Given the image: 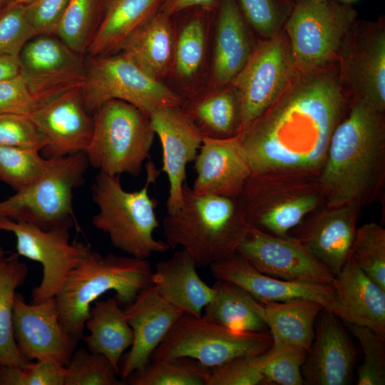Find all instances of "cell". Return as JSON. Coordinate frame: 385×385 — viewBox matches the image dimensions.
Returning <instances> with one entry per match:
<instances>
[{"instance_id": "21", "label": "cell", "mask_w": 385, "mask_h": 385, "mask_svg": "<svg viewBox=\"0 0 385 385\" xmlns=\"http://www.w3.org/2000/svg\"><path fill=\"white\" fill-rule=\"evenodd\" d=\"M302 371L304 384H349L356 361L352 342L333 312L323 309Z\"/></svg>"}, {"instance_id": "41", "label": "cell", "mask_w": 385, "mask_h": 385, "mask_svg": "<svg viewBox=\"0 0 385 385\" xmlns=\"http://www.w3.org/2000/svg\"><path fill=\"white\" fill-rule=\"evenodd\" d=\"M66 367L65 385H122L118 373L103 355L84 348L74 351Z\"/></svg>"}, {"instance_id": "2", "label": "cell", "mask_w": 385, "mask_h": 385, "mask_svg": "<svg viewBox=\"0 0 385 385\" xmlns=\"http://www.w3.org/2000/svg\"><path fill=\"white\" fill-rule=\"evenodd\" d=\"M318 179L328 207L360 210L379 197L385 179L384 113L352 101L333 132Z\"/></svg>"}, {"instance_id": "26", "label": "cell", "mask_w": 385, "mask_h": 385, "mask_svg": "<svg viewBox=\"0 0 385 385\" xmlns=\"http://www.w3.org/2000/svg\"><path fill=\"white\" fill-rule=\"evenodd\" d=\"M197 267L190 255L181 249L157 263L152 284L166 302L184 313L200 317L214 291L200 278Z\"/></svg>"}, {"instance_id": "8", "label": "cell", "mask_w": 385, "mask_h": 385, "mask_svg": "<svg viewBox=\"0 0 385 385\" xmlns=\"http://www.w3.org/2000/svg\"><path fill=\"white\" fill-rule=\"evenodd\" d=\"M85 67L81 96L89 114L112 100L128 103L148 116L158 109L185 104L178 93L148 75L120 53L86 56Z\"/></svg>"}, {"instance_id": "7", "label": "cell", "mask_w": 385, "mask_h": 385, "mask_svg": "<svg viewBox=\"0 0 385 385\" xmlns=\"http://www.w3.org/2000/svg\"><path fill=\"white\" fill-rule=\"evenodd\" d=\"M93 119L85 153L89 165L108 175L138 177L155 136L149 116L128 103L112 100L96 109Z\"/></svg>"}, {"instance_id": "12", "label": "cell", "mask_w": 385, "mask_h": 385, "mask_svg": "<svg viewBox=\"0 0 385 385\" xmlns=\"http://www.w3.org/2000/svg\"><path fill=\"white\" fill-rule=\"evenodd\" d=\"M296 71L284 29L252 50L247 62L232 82L239 106L237 135L273 103Z\"/></svg>"}, {"instance_id": "44", "label": "cell", "mask_w": 385, "mask_h": 385, "mask_svg": "<svg viewBox=\"0 0 385 385\" xmlns=\"http://www.w3.org/2000/svg\"><path fill=\"white\" fill-rule=\"evenodd\" d=\"M66 367L43 359L29 362L24 366L0 364V385H65Z\"/></svg>"}, {"instance_id": "29", "label": "cell", "mask_w": 385, "mask_h": 385, "mask_svg": "<svg viewBox=\"0 0 385 385\" xmlns=\"http://www.w3.org/2000/svg\"><path fill=\"white\" fill-rule=\"evenodd\" d=\"M162 0H103L105 11L96 26L86 56L118 53L129 36L158 11Z\"/></svg>"}, {"instance_id": "35", "label": "cell", "mask_w": 385, "mask_h": 385, "mask_svg": "<svg viewBox=\"0 0 385 385\" xmlns=\"http://www.w3.org/2000/svg\"><path fill=\"white\" fill-rule=\"evenodd\" d=\"M209 371L189 358L154 359L125 380L132 385H205Z\"/></svg>"}, {"instance_id": "55", "label": "cell", "mask_w": 385, "mask_h": 385, "mask_svg": "<svg viewBox=\"0 0 385 385\" xmlns=\"http://www.w3.org/2000/svg\"><path fill=\"white\" fill-rule=\"evenodd\" d=\"M339 1L347 3V2L354 1H356V0H339Z\"/></svg>"}, {"instance_id": "11", "label": "cell", "mask_w": 385, "mask_h": 385, "mask_svg": "<svg viewBox=\"0 0 385 385\" xmlns=\"http://www.w3.org/2000/svg\"><path fill=\"white\" fill-rule=\"evenodd\" d=\"M283 29L299 71L333 64L356 22V11L337 0H294Z\"/></svg>"}, {"instance_id": "15", "label": "cell", "mask_w": 385, "mask_h": 385, "mask_svg": "<svg viewBox=\"0 0 385 385\" xmlns=\"http://www.w3.org/2000/svg\"><path fill=\"white\" fill-rule=\"evenodd\" d=\"M20 75L38 106L74 88H81L86 73L84 56L54 35L38 34L19 56Z\"/></svg>"}, {"instance_id": "24", "label": "cell", "mask_w": 385, "mask_h": 385, "mask_svg": "<svg viewBox=\"0 0 385 385\" xmlns=\"http://www.w3.org/2000/svg\"><path fill=\"white\" fill-rule=\"evenodd\" d=\"M359 210L351 205L324 206L292 236L336 275L348 260Z\"/></svg>"}, {"instance_id": "25", "label": "cell", "mask_w": 385, "mask_h": 385, "mask_svg": "<svg viewBox=\"0 0 385 385\" xmlns=\"http://www.w3.org/2000/svg\"><path fill=\"white\" fill-rule=\"evenodd\" d=\"M343 321L368 327L385 338V289L349 256L332 284Z\"/></svg>"}, {"instance_id": "23", "label": "cell", "mask_w": 385, "mask_h": 385, "mask_svg": "<svg viewBox=\"0 0 385 385\" xmlns=\"http://www.w3.org/2000/svg\"><path fill=\"white\" fill-rule=\"evenodd\" d=\"M194 168L196 177L191 188L198 195L238 197L251 176L236 136L225 139L202 137Z\"/></svg>"}, {"instance_id": "13", "label": "cell", "mask_w": 385, "mask_h": 385, "mask_svg": "<svg viewBox=\"0 0 385 385\" xmlns=\"http://www.w3.org/2000/svg\"><path fill=\"white\" fill-rule=\"evenodd\" d=\"M61 226L43 229L32 223L0 217V231L13 233L19 256L39 262L42 278L31 294V303L56 297L68 274L90 247L70 242L69 229Z\"/></svg>"}, {"instance_id": "14", "label": "cell", "mask_w": 385, "mask_h": 385, "mask_svg": "<svg viewBox=\"0 0 385 385\" xmlns=\"http://www.w3.org/2000/svg\"><path fill=\"white\" fill-rule=\"evenodd\" d=\"M341 83L352 101L385 110V29L382 20L355 22L340 51Z\"/></svg>"}, {"instance_id": "40", "label": "cell", "mask_w": 385, "mask_h": 385, "mask_svg": "<svg viewBox=\"0 0 385 385\" xmlns=\"http://www.w3.org/2000/svg\"><path fill=\"white\" fill-rule=\"evenodd\" d=\"M206 30L202 17L188 21L175 38L173 67L182 79L188 80L200 71L205 55Z\"/></svg>"}, {"instance_id": "36", "label": "cell", "mask_w": 385, "mask_h": 385, "mask_svg": "<svg viewBox=\"0 0 385 385\" xmlns=\"http://www.w3.org/2000/svg\"><path fill=\"white\" fill-rule=\"evenodd\" d=\"M53 160L37 149L0 145V181L20 190L45 175Z\"/></svg>"}, {"instance_id": "9", "label": "cell", "mask_w": 385, "mask_h": 385, "mask_svg": "<svg viewBox=\"0 0 385 385\" xmlns=\"http://www.w3.org/2000/svg\"><path fill=\"white\" fill-rule=\"evenodd\" d=\"M272 342L268 331L235 330L203 315L184 313L150 359L189 358L212 369L237 357L259 355Z\"/></svg>"}, {"instance_id": "30", "label": "cell", "mask_w": 385, "mask_h": 385, "mask_svg": "<svg viewBox=\"0 0 385 385\" xmlns=\"http://www.w3.org/2000/svg\"><path fill=\"white\" fill-rule=\"evenodd\" d=\"M256 308L265 322L273 342L300 346L309 351L317 319L324 308L311 299L260 302Z\"/></svg>"}, {"instance_id": "5", "label": "cell", "mask_w": 385, "mask_h": 385, "mask_svg": "<svg viewBox=\"0 0 385 385\" xmlns=\"http://www.w3.org/2000/svg\"><path fill=\"white\" fill-rule=\"evenodd\" d=\"M145 168V183L138 190H125L119 175L102 172H98L91 188L92 199L98 208L92 225L108 236L114 247L139 259L170 249L165 242L154 237L160 226L155 213L158 202L150 196L149 189L160 171L150 158Z\"/></svg>"}, {"instance_id": "47", "label": "cell", "mask_w": 385, "mask_h": 385, "mask_svg": "<svg viewBox=\"0 0 385 385\" xmlns=\"http://www.w3.org/2000/svg\"><path fill=\"white\" fill-rule=\"evenodd\" d=\"M45 142L29 115L0 114V145L39 150Z\"/></svg>"}, {"instance_id": "38", "label": "cell", "mask_w": 385, "mask_h": 385, "mask_svg": "<svg viewBox=\"0 0 385 385\" xmlns=\"http://www.w3.org/2000/svg\"><path fill=\"white\" fill-rule=\"evenodd\" d=\"M307 354L300 346L273 342L270 349L258 355L265 384H304L302 368Z\"/></svg>"}, {"instance_id": "6", "label": "cell", "mask_w": 385, "mask_h": 385, "mask_svg": "<svg viewBox=\"0 0 385 385\" xmlns=\"http://www.w3.org/2000/svg\"><path fill=\"white\" fill-rule=\"evenodd\" d=\"M238 197L251 226L279 237L325 205L318 175L297 173L252 175Z\"/></svg>"}, {"instance_id": "18", "label": "cell", "mask_w": 385, "mask_h": 385, "mask_svg": "<svg viewBox=\"0 0 385 385\" xmlns=\"http://www.w3.org/2000/svg\"><path fill=\"white\" fill-rule=\"evenodd\" d=\"M210 268L217 280L237 285L257 301L311 299L320 303L343 321L332 284L287 281L267 275L237 252L212 263Z\"/></svg>"}, {"instance_id": "39", "label": "cell", "mask_w": 385, "mask_h": 385, "mask_svg": "<svg viewBox=\"0 0 385 385\" xmlns=\"http://www.w3.org/2000/svg\"><path fill=\"white\" fill-rule=\"evenodd\" d=\"M349 256L385 289V229L381 225L369 222L357 227Z\"/></svg>"}, {"instance_id": "22", "label": "cell", "mask_w": 385, "mask_h": 385, "mask_svg": "<svg viewBox=\"0 0 385 385\" xmlns=\"http://www.w3.org/2000/svg\"><path fill=\"white\" fill-rule=\"evenodd\" d=\"M124 309L133 332V344L119 371L126 379L149 362L154 350L184 312L163 299L153 284L142 290Z\"/></svg>"}, {"instance_id": "45", "label": "cell", "mask_w": 385, "mask_h": 385, "mask_svg": "<svg viewBox=\"0 0 385 385\" xmlns=\"http://www.w3.org/2000/svg\"><path fill=\"white\" fill-rule=\"evenodd\" d=\"M36 35L24 4H4L0 9V56L19 57L25 44Z\"/></svg>"}, {"instance_id": "50", "label": "cell", "mask_w": 385, "mask_h": 385, "mask_svg": "<svg viewBox=\"0 0 385 385\" xmlns=\"http://www.w3.org/2000/svg\"><path fill=\"white\" fill-rule=\"evenodd\" d=\"M217 0H162L159 11L172 16L173 15L190 8L210 9Z\"/></svg>"}, {"instance_id": "37", "label": "cell", "mask_w": 385, "mask_h": 385, "mask_svg": "<svg viewBox=\"0 0 385 385\" xmlns=\"http://www.w3.org/2000/svg\"><path fill=\"white\" fill-rule=\"evenodd\" d=\"M101 0H69L55 36L75 52L85 56L96 28Z\"/></svg>"}, {"instance_id": "48", "label": "cell", "mask_w": 385, "mask_h": 385, "mask_svg": "<svg viewBox=\"0 0 385 385\" xmlns=\"http://www.w3.org/2000/svg\"><path fill=\"white\" fill-rule=\"evenodd\" d=\"M38 107L20 74L0 81V114L30 115Z\"/></svg>"}, {"instance_id": "43", "label": "cell", "mask_w": 385, "mask_h": 385, "mask_svg": "<svg viewBox=\"0 0 385 385\" xmlns=\"http://www.w3.org/2000/svg\"><path fill=\"white\" fill-rule=\"evenodd\" d=\"M358 340L364 354L363 362L357 371V385L385 384V342L371 329L347 324Z\"/></svg>"}, {"instance_id": "31", "label": "cell", "mask_w": 385, "mask_h": 385, "mask_svg": "<svg viewBox=\"0 0 385 385\" xmlns=\"http://www.w3.org/2000/svg\"><path fill=\"white\" fill-rule=\"evenodd\" d=\"M85 327L89 334L83 337L87 349L106 356L119 374V361L131 346L133 332L125 309L115 297L96 300L91 306Z\"/></svg>"}, {"instance_id": "4", "label": "cell", "mask_w": 385, "mask_h": 385, "mask_svg": "<svg viewBox=\"0 0 385 385\" xmlns=\"http://www.w3.org/2000/svg\"><path fill=\"white\" fill-rule=\"evenodd\" d=\"M152 274L148 259L103 255L90 248L55 297L62 328L79 342L84 337L91 306L98 298L114 291L119 304L127 306L152 284Z\"/></svg>"}, {"instance_id": "19", "label": "cell", "mask_w": 385, "mask_h": 385, "mask_svg": "<svg viewBox=\"0 0 385 385\" xmlns=\"http://www.w3.org/2000/svg\"><path fill=\"white\" fill-rule=\"evenodd\" d=\"M43 137L41 150L46 158L86 153L93 119L83 104L81 88L70 90L40 105L29 115Z\"/></svg>"}, {"instance_id": "33", "label": "cell", "mask_w": 385, "mask_h": 385, "mask_svg": "<svg viewBox=\"0 0 385 385\" xmlns=\"http://www.w3.org/2000/svg\"><path fill=\"white\" fill-rule=\"evenodd\" d=\"M17 253L0 257V364L24 366L29 362L16 345L13 331V312L16 290L28 274L27 265Z\"/></svg>"}, {"instance_id": "34", "label": "cell", "mask_w": 385, "mask_h": 385, "mask_svg": "<svg viewBox=\"0 0 385 385\" xmlns=\"http://www.w3.org/2000/svg\"><path fill=\"white\" fill-rule=\"evenodd\" d=\"M212 287L213 296L205 307L203 316L235 330L268 331L256 308V299L247 292L221 280H217Z\"/></svg>"}, {"instance_id": "49", "label": "cell", "mask_w": 385, "mask_h": 385, "mask_svg": "<svg viewBox=\"0 0 385 385\" xmlns=\"http://www.w3.org/2000/svg\"><path fill=\"white\" fill-rule=\"evenodd\" d=\"M69 0H34L25 4L26 17L37 34L54 35Z\"/></svg>"}, {"instance_id": "53", "label": "cell", "mask_w": 385, "mask_h": 385, "mask_svg": "<svg viewBox=\"0 0 385 385\" xmlns=\"http://www.w3.org/2000/svg\"><path fill=\"white\" fill-rule=\"evenodd\" d=\"M8 254V252L4 250L1 246H0V257H4Z\"/></svg>"}, {"instance_id": "1", "label": "cell", "mask_w": 385, "mask_h": 385, "mask_svg": "<svg viewBox=\"0 0 385 385\" xmlns=\"http://www.w3.org/2000/svg\"><path fill=\"white\" fill-rule=\"evenodd\" d=\"M334 66L297 70L273 103L236 135L251 175H319L333 132L346 111V93Z\"/></svg>"}, {"instance_id": "52", "label": "cell", "mask_w": 385, "mask_h": 385, "mask_svg": "<svg viewBox=\"0 0 385 385\" xmlns=\"http://www.w3.org/2000/svg\"><path fill=\"white\" fill-rule=\"evenodd\" d=\"M34 0H6L5 4H27Z\"/></svg>"}, {"instance_id": "28", "label": "cell", "mask_w": 385, "mask_h": 385, "mask_svg": "<svg viewBox=\"0 0 385 385\" xmlns=\"http://www.w3.org/2000/svg\"><path fill=\"white\" fill-rule=\"evenodd\" d=\"M170 17L158 11L129 36L118 52L160 81L173 63L175 38Z\"/></svg>"}, {"instance_id": "20", "label": "cell", "mask_w": 385, "mask_h": 385, "mask_svg": "<svg viewBox=\"0 0 385 385\" xmlns=\"http://www.w3.org/2000/svg\"><path fill=\"white\" fill-rule=\"evenodd\" d=\"M152 128L160 139L163 152L161 170L166 174L169 191L167 213L181 204L186 183V166L195 160L202 135L182 106H168L149 115Z\"/></svg>"}, {"instance_id": "10", "label": "cell", "mask_w": 385, "mask_h": 385, "mask_svg": "<svg viewBox=\"0 0 385 385\" xmlns=\"http://www.w3.org/2000/svg\"><path fill=\"white\" fill-rule=\"evenodd\" d=\"M88 165L84 153L53 158L45 175L0 201V217L46 230L71 227L76 222L73 191L83 184Z\"/></svg>"}, {"instance_id": "42", "label": "cell", "mask_w": 385, "mask_h": 385, "mask_svg": "<svg viewBox=\"0 0 385 385\" xmlns=\"http://www.w3.org/2000/svg\"><path fill=\"white\" fill-rule=\"evenodd\" d=\"M246 22L265 39L283 29L294 0H235Z\"/></svg>"}, {"instance_id": "54", "label": "cell", "mask_w": 385, "mask_h": 385, "mask_svg": "<svg viewBox=\"0 0 385 385\" xmlns=\"http://www.w3.org/2000/svg\"><path fill=\"white\" fill-rule=\"evenodd\" d=\"M6 0H0V9L6 4Z\"/></svg>"}, {"instance_id": "3", "label": "cell", "mask_w": 385, "mask_h": 385, "mask_svg": "<svg viewBox=\"0 0 385 385\" xmlns=\"http://www.w3.org/2000/svg\"><path fill=\"white\" fill-rule=\"evenodd\" d=\"M163 226L170 248L181 247L197 267H207L235 253L251 225L239 197L198 195L185 183L180 205Z\"/></svg>"}, {"instance_id": "46", "label": "cell", "mask_w": 385, "mask_h": 385, "mask_svg": "<svg viewBox=\"0 0 385 385\" xmlns=\"http://www.w3.org/2000/svg\"><path fill=\"white\" fill-rule=\"evenodd\" d=\"M265 384L260 371L258 355L235 358L210 369L205 385Z\"/></svg>"}, {"instance_id": "16", "label": "cell", "mask_w": 385, "mask_h": 385, "mask_svg": "<svg viewBox=\"0 0 385 385\" xmlns=\"http://www.w3.org/2000/svg\"><path fill=\"white\" fill-rule=\"evenodd\" d=\"M237 253L267 275L293 282L332 284L336 274L298 239L250 226Z\"/></svg>"}, {"instance_id": "17", "label": "cell", "mask_w": 385, "mask_h": 385, "mask_svg": "<svg viewBox=\"0 0 385 385\" xmlns=\"http://www.w3.org/2000/svg\"><path fill=\"white\" fill-rule=\"evenodd\" d=\"M13 331L19 351L29 361L51 359L66 366L78 342L62 328L55 297L28 304L16 292Z\"/></svg>"}, {"instance_id": "51", "label": "cell", "mask_w": 385, "mask_h": 385, "mask_svg": "<svg viewBox=\"0 0 385 385\" xmlns=\"http://www.w3.org/2000/svg\"><path fill=\"white\" fill-rule=\"evenodd\" d=\"M20 74L19 57L0 56V81L11 78Z\"/></svg>"}, {"instance_id": "56", "label": "cell", "mask_w": 385, "mask_h": 385, "mask_svg": "<svg viewBox=\"0 0 385 385\" xmlns=\"http://www.w3.org/2000/svg\"><path fill=\"white\" fill-rule=\"evenodd\" d=\"M317 1H323V0H317Z\"/></svg>"}, {"instance_id": "32", "label": "cell", "mask_w": 385, "mask_h": 385, "mask_svg": "<svg viewBox=\"0 0 385 385\" xmlns=\"http://www.w3.org/2000/svg\"><path fill=\"white\" fill-rule=\"evenodd\" d=\"M182 108L202 137L225 139L237 135L239 106L233 88L209 93Z\"/></svg>"}, {"instance_id": "27", "label": "cell", "mask_w": 385, "mask_h": 385, "mask_svg": "<svg viewBox=\"0 0 385 385\" xmlns=\"http://www.w3.org/2000/svg\"><path fill=\"white\" fill-rule=\"evenodd\" d=\"M212 73L215 85L232 83L252 52L247 22L235 0H217Z\"/></svg>"}]
</instances>
